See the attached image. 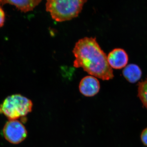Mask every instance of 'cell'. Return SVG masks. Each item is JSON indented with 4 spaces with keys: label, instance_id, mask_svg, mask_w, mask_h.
Segmentation results:
<instances>
[{
    "label": "cell",
    "instance_id": "6da1fadb",
    "mask_svg": "<svg viewBox=\"0 0 147 147\" xmlns=\"http://www.w3.org/2000/svg\"><path fill=\"white\" fill-rule=\"evenodd\" d=\"M72 53L75 57L74 67H82L91 76L104 81L114 78L113 69L108 63L107 55L95 37H86L79 39Z\"/></svg>",
    "mask_w": 147,
    "mask_h": 147
},
{
    "label": "cell",
    "instance_id": "7a4b0ae2",
    "mask_svg": "<svg viewBox=\"0 0 147 147\" xmlns=\"http://www.w3.org/2000/svg\"><path fill=\"white\" fill-rule=\"evenodd\" d=\"M87 0H46V11L58 22L69 21L79 16Z\"/></svg>",
    "mask_w": 147,
    "mask_h": 147
},
{
    "label": "cell",
    "instance_id": "3957f363",
    "mask_svg": "<svg viewBox=\"0 0 147 147\" xmlns=\"http://www.w3.org/2000/svg\"><path fill=\"white\" fill-rule=\"evenodd\" d=\"M32 100L20 94L7 96L0 104V114L9 120L23 118L32 112Z\"/></svg>",
    "mask_w": 147,
    "mask_h": 147
},
{
    "label": "cell",
    "instance_id": "277c9868",
    "mask_svg": "<svg viewBox=\"0 0 147 147\" xmlns=\"http://www.w3.org/2000/svg\"><path fill=\"white\" fill-rule=\"evenodd\" d=\"M5 139L11 144H18L26 138L28 132L24 125L18 120H9L3 128Z\"/></svg>",
    "mask_w": 147,
    "mask_h": 147
},
{
    "label": "cell",
    "instance_id": "5b68a950",
    "mask_svg": "<svg viewBox=\"0 0 147 147\" xmlns=\"http://www.w3.org/2000/svg\"><path fill=\"white\" fill-rule=\"evenodd\" d=\"M108 61L112 69H120L127 65L129 60L128 55L124 49L115 48L107 56Z\"/></svg>",
    "mask_w": 147,
    "mask_h": 147
},
{
    "label": "cell",
    "instance_id": "8992f818",
    "mask_svg": "<svg viewBox=\"0 0 147 147\" xmlns=\"http://www.w3.org/2000/svg\"><path fill=\"white\" fill-rule=\"evenodd\" d=\"M100 89V84L94 76H85L81 80L79 85L80 92L84 96L92 97L96 95Z\"/></svg>",
    "mask_w": 147,
    "mask_h": 147
},
{
    "label": "cell",
    "instance_id": "52a82bcc",
    "mask_svg": "<svg viewBox=\"0 0 147 147\" xmlns=\"http://www.w3.org/2000/svg\"><path fill=\"white\" fill-rule=\"evenodd\" d=\"M42 0H0V5L7 4L13 5L24 13L32 11L41 2Z\"/></svg>",
    "mask_w": 147,
    "mask_h": 147
},
{
    "label": "cell",
    "instance_id": "ba28073f",
    "mask_svg": "<svg viewBox=\"0 0 147 147\" xmlns=\"http://www.w3.org/2000/svg\"><path fill=\"white\" fill-rule=\"evenodd\" d=\"M123 75L127 81L134 84L139 81L142 77V69L135 64H129L123 68Z\"/></svg>",
    "mask_w": 147,
    "mask_h": 147
},
{
    "label": "cell",
    "instance_id": "9c48e42d",
    "mask_svg": "<svg viewBox=\"0 0 147 147\" xmlns=\"http://www.w3.org/2000/svg\"><path fill=\"white\" fill-rule=\"evenodd\" d=\"M138 96L142 104L147 109V77L139 83L138 86Z\"/></svg>",
    "mask_w": 147,
    "mask_h": 147
},
{
    "label": "cell",
    "instance_id": "30bf717a",
    "mask_svg": "<svg viewBox=\"0 0 147 147\" xmlns=\"http://www.w3.org/2000/svg\"><path fill=\"white\" fill-rule=\"evenodd\" d=\"M141 139L143 144L147 147V127L144 129L141 133Z\"/></svg>",
    "mask_w": 147,
    "mask_h": 147
},
{
    "label": "cell",
    "instance_id": "8fae6325",
    "mask_svg": "<svg viewBox=\"0 0 147 147\" xmlns=\"http://www.w3.org/2000/svg\"><path fill=\"white\" fill-rule=\"evenodd\" d=\"M5 20V14L4 11L0 6V28L3 26Z\"/></svg>",
    "mask_w": 147,
    "mask_h": 147
}]
</instances>
